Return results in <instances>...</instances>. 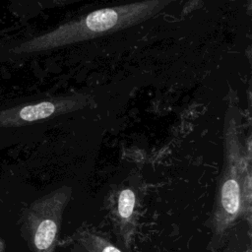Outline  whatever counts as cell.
Masks as SVG:
<instances>
[{
  "instance_id": "obj_1",
  "label": "cell",
  "mask_w": 252,
  "mask_h": 252,
  "mask_svg": "<svg viewBox=\"0 0 252 252\" xmlns=\"http://www.w3.org/2000/svg\"><path fill=\"white\" fill-rule=\"evenodd\" d=\"M158 7L157 1H147L113 8H104L94 11L79 21L67 23L62 27L37 37L2 49L8 54H28L35 51L50 49L77 40H82L104 33L111 30L130 25L151 10Z\"/></svg>"
},
{
  "instance_id": "obj_2",
  "label": "cell",
  "mask_w": 252,
  "mask_h": 252,
  "mask_svg": "<svg viewBox=\"0 0 252 252\" xmlns=\"http://www.w3.org/2000/svg\"><path fill=\"white\" fill-rule=\"evenodd\" d=\"M250 202L251 181L245 158L240 155L238 149L230 148L213 214L214 235L222 237L239 219L249 212Z\"/></svg>"
},
{
  "instance_id": "obj_3",
  "label": "cell",
  "mask_w": 252,
  "mask_h": 252,
  "mask_svg": "<svg viewBox=\"0 0 252 252\" xmlns=\"http://www.w3.org/2000/svg\"><path fill=\"white\" fill-rule=\"evenodd\" d=\"M72 192V187L60 186L26 209L22 217V230L31 252H55L64 211Z\"/></svg>"
},
{
  "instance_id": "obj_4",
  "label": "cell",
  "mask_w": 252,
  "mask_h": 252,
  "mask_svg": "<svg viewBox=\"0 0 252 252\" xmlns=\"http://www.w3.org/2000/svg\"><path fill=\"white\" fill-rule=\"evenodd\" d=\"M137 193L134 188L124 186L115 191L112 198L111 217L117 234L125 243L132 239L135 229Z\"/></svg>"
},
{
  "instance_id": "obj_5",
  "label": "cell",
  "mask_w": 252,
  "mask_h": 252,
  "mask_svg": "<svg viewBox=\"0 0 252 252\" xmlns=\"http://www.w3.org/2000/svg\"><path fill=\"white\" fill-rule=\"evenodd\" d=\"M72 252H122L103 236L87 228H81L72 235Z\"/></svg>"
},
{
  "instance_id": "obj_6",
  "label": "cell",
  "mask_w": 252,
  "mask_h": 252,
  "mask_svg": "<svg viewBox=\"0 0 252 252\" xmlns=\"http://www.w3.org/2000/svg\"><path fill=\"white\" fill-rule=\"evenodd\" d=\"M0 252H6L5 244H4V242L1 239H0Z\"/></svg>"
}]
</instances>
